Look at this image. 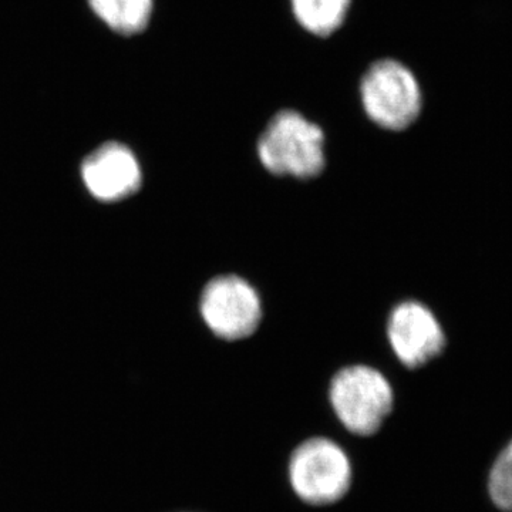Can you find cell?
I'll return each mask as SVG.
<instances>
[{
    "label": "cell",
    "mask_w": 512,
    "mask_h": 512,
    "mask_svg": "<svg viewBox=\"0 0 512 512\" xmlns=\"http://www.w3.org/2000/svg\"><path fill=\"white\" fill-rule=\"evenodd\" d=\"M387 338L394 355L407 369H420L443 355L444 326L429 306L417 301L400 303L390 313Z\"/></svg>",
    "instance_id": "8992f818"
},
{
    "label": "cell",
    "mask_w": 512,
    "mask_h": 512,
    "mask_svg": "<svg viewBox=\"0 0 512 512\" xmlns=\"http://www.w3.org/2000/svg\"><path fill=\"white\" fill-rule=\"evenodd\" d=\"M488 491L491 500L500 510L512 511V440L491 468Z\"/></svg>",
    "instance_id": "30bf717a"
},
{
    "label": "cell",
    "mask_w": 512,
    "mask_h": 512,
    "mask_svg": "<svg viewBox=\"0 0 512 512\" xmlns=\"http://www.w3.org/2000/svg\"><path fill=\"white\" fill-rule=\"evenodd\" d=\"M352 0H291L296 22L311 35L326 37L342 28Z\"/></svg>",
    "instance_id": "9c48e42d"
},
{
    "label": "cell",
    "mask_w": 512,
    "mask_h": 512,
    "mask_svg": "<svg viewBox=\"0 0 512 512\" xmlns=\"http://www.w3.org/2000/svg\"><path fill=\"white\" fill-rule=\"evenodd\" d=\"M82 178L96 200L116 202L136 194L143 183V171L130 148L107 143L83 161Z\"/></svg>",
    "instance_id": "52a82bcc"
},
{
    "label": "cell",
    "mask_w": 512,
    "mask_h": 512,
    "mask_svg": "<svg viewBox=\"0 0 512 512\" xmlns=\"http://www.w3.org/2000/svg\"><path fill=\"white\" fill-rule=\"evenodd\" d=\"M200 312L217 338L247 339L261 325L262 302L254 286L237 275L212 279L201 293Z\"/></svg>",
    "instance_id": "5b68a950"
},
{
    "label": "cell",
    "mask_w": 512,
    "mask_h": 512,
    "mask_svg": "<svg viewBox=\"0 0 512 512\" xmlns=\"http://www.w3.org/2000/svg\"><path fill=\"white\" fill-rule=\"evenodd\" d=\"M365 113L376 126L403 131L419 119L423 94L412 70L393 59L375 62L360 82Z\"/></svg>",
    "instance_id": "277c9868"
},
{
    "label": "cell",
    "mask_w": 512,
    "mask_h": 512,
    "mask_svg": "<svg viewBox=\"0 0 512 512\" xmlns=\"http://www.w3.org/2000/svg\"><path fill=\"white\" fill-rule=\"evenodd\" d=\"M89 5L101 22L123 36L144 32L154 10V0H89Z\"/></svg>",
    "instance_id": "ba28073f"
},
{
    "label": "cell",
    "mask_w": 512,
    "mask_h": 512,
    "mask_svg": "<svg viewBox=\"0 0 512 512\" xmlns=\"http://www.w3.org/2000/svg\"><path fill=\"white\" fill-rule=\"evenodd\" d=\"M286 478L292 494L313 508L342 503L355 483V467L338 441L313 436L301 441L288 457Z\"/></svg>",
    "instance_id": "6da1fadb"
},
{
    "label": "cell",
    "mask_w": 512,
    "mask_h": 512,
    "mask_svg": "<svg viewBox=\"0 0 512 512\" xmlns=\"http://www.w3.org/2000/svg\"><path fill=\"white\" fill-rule=\"evenodd\" d=\"M256 153L269 173L309 180L325 168V134L298 111L282 110L259 137Z\"/></svg>",
    "instance_id": "7a4b0ae2"
},
{
    "label": "cell",
    "mask_w": 512,
    "mask_h": 512,
    "mask_svg": "<svg viewBox=\"0 0 512 512\" xmlns=\"http://www.w3.org/2000/svg\"><path fill=\"white\" fill-rule=\"evenodd\" d=\"M329 402L343 429L366 439L376 436L393 413L394 392L375 367L355 365L333 376Z\"/></svg>",
    "instance_id": "3957f363"
}]
</instances>
